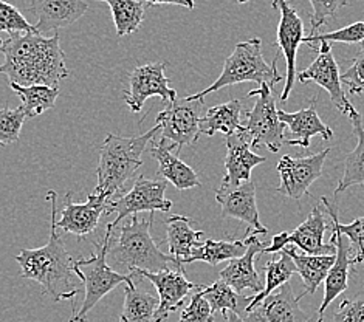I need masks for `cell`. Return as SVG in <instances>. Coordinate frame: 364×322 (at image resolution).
Masks as SVG:
<instances>
[{
  "mask_svg": "<svg viewBox=\"0 0 364 322\" xmlns=\"http://www.w3.org/2000/svg\"><path fill=\"white\" fill-rule=\"evenodd\" d=\"M2 53L0 73L10 80V84L58 87L70 76L58 33L50 38L39 33L14 34L4 42Z\"/></svg>",
  "mask_w": 364,
  "mask_h": 322,
  "instance_id": "obj_1",
  "label": "cell"
},
{
  "mask_svg": "<svg viewBox=\"0 0 364 322\" xmlns=\"http://www.w3.org/2000/svg\"><path fill=\"white\" fill-rule=\"evenodd\" d=\"M47 200L51 210L50 239L44 247L36 249H22L14 257L21 265L22 279H31L44 286L46 293L55 302L73 299L80 293L77 279L75 273V259L68 254L65 243L58 234L56 225V200L55 190H48Z\"/></svg>",
  "mask_w": 364,
  "mask_h": 322,
  "instance_id": "obj_2",
  "label": "cell"
},
{
  "mask_svg": "<svg viewBox=\"0 0 364 322\" xmlns=\"http://www.w3.org/2000/svg\"><path fill=\"white\" fill-rule=\"evenodd\" d=\"M160 134V126L138 136H121L109 134L100 147L98 186L97 190L114 198L123 190L126 183L143 166L146 147Z\"/></svg>",
  "mask_w": 364,
  "mask_h": 322,
  "instance_id": "obj_3",
  "label": "cell"
},
{
  "mask_svg": "<svg viewBox=\"0 0 364 322\" xmlns=\"http://www.w3.org/2000/svg\"><path fill=\"white\" fill-rule=\"evenodd\" d=\"M154 213L146 219L132 215L131 220L121 226L115 242L110 240L109 254L118 267L127 268L129 273L151 272L159 273L168 269L171 265L183 268L174 256L166 254L160 249L152 237Z\"/></svg>",
  "mask_w": 364,
  "mask_h": 322,
  "instance_id": "obj_4",
  "label": "cell"
},
{
  "mask_svg": "<svg viewBox=\"0 0 364 322\" xmlns=\"http://www.w3.org/2000/svg\"><path fill=\"white\" fill-rule=\"evenodd\" d=\"M277 59H279V53L274 56L272 64L265 63L262 56V41L259 38L239 42L231 56L225 60L223 70L218 80L210 87H206L205 90L191 95L188 100H205L206 95L240 82H256L259 85L268 84L273 89L277 82L284 80V76L277 72Z\"/></svg>",
  "mask_w": 364,
  "mask_h": 322,
  "instance_id": "obj_5",
  "label": "cell"
},
{
  "mask_svg": "<svg viewBox=\"0 0 364 322\" xmlns=\"http://www.w3.org/2000/svg\"><path fill=\"white\" fill-rule=\"evenodd\" d=\"M114 226L112 223L107 225L104 239L100 242H95V254L89 259L77 257L75 260V273L82 281L85 296L82 301V306L80 310L73 313L70 322H85L87 315L93 310V307L109 294L112 290H115L119 284H132L135 274H121L112 269L107 264V254L110 249V240L114 236Z\"/></svg>",
  "mask_w": 364,
  "mask_h": 322,
  "instance_id": "obj_6",
  "label": "cell"
},
{
  "mask_svg": "<svg viewBox=\"0 0 364 322\" xmlns=\"http://www.w3.org/2000/svg\"><path fill=\"white\" fill-rule=\"evenodd\" d=\"M268 84L259 85V89L248 92V98H256L255 107L247 113L245 132L248 134L251 146H265L273 154L279 152L285 141V124L279 119L276 101Z\"/></svg>",
  "mask_w": 364,
  "mask_h": 322,
  "instance_id": "obj_7",
  "label": "cell"
},
{
  "mask_svg": "<svg viewBox=\"0 0 364 322\" xmlns=\"http://www.w3.org/2000/svg\"><path fill=\"white\" fill-rule=\"evenodd\" d=\"M203 104V100H176L174 102L166 104V109L157 115L155 124L160 126V140H166L174 144L177 155L180 154L181 147L194 144L200 138Z\"/></svg>",
  "mask_w": 364,
  "mask_h": 322,
  "instance_id": "obj_8",
  "label": "cell"
},
{
  "mask_svg": "<svg viewBox=\"0 0 364 322\" xmlns=\"http://www.w3.org/2000/svg\"><path fill=\"white\" fill-rule=\"evenodd\" d=\"M168 181L149 180L143 176L138 177L129 193L118 197L112 202L110 214L115 213L117 219L112 226L117 228L118 223L123 222L127 215H136L138 213H168L172 208V202L164 197L166 194Z\"/></svg>",
  "mask_w": 364,
  "mask_h": 322,
  "instance_id": "obj_9",
  "label": "cell"
},
{
  "mask_svg": "<svg viewBox=\"0 0 364 322\" xmlns=\"http://www.w3.org/2000/svg\"><path fill=\"white\" fill-rule=\"evenodd\" d=\"M168 63L144 64L134 68L127 76V89L123 92L124 101L134 113L141 112L151 97H160L166 104L177 100V92L164 75Z\"/></svg>",
  "mask_w": 364,
  "mask_h": 322,
  "instance_id": "obj_10",
  "label": "cell"
},
{
  "mask_svg": "<svg viewBox=\"0 0 364 322\" xmlns=\"http://www.w3.org/2000/svg\"><path fill=\"white\" fill-rule=\"evenodd\" d=\"M327 231V222L323 208L315 205L309 214L304 223H301L296 230L291 232L276 234L272 243L264 248V252H277L293 243L294 247L302 249L309 256H326L336 254V247L333 243H324V234Z\"/></svg>",
  "mask_w": 364,
  "mask_h": 322,
  "instance_id": "obj_11",
  "label": "cell"
},
{
  "mask_svg": "<svg viewBox=\"0 0 364 322\" xmlns=\"http://www.w3.org/2000/svg\"><path fill=\"white\" fill-rule=\"evenodd\" d=\"M331 151L327 147L315 155L299 156V159L284 155L276 166L281 177V185L276 189L277 193L293 200L309 195V188L323 176L324 161Z\"/></svg>",
  "mask_w": 364,
  "mask_h": 322,
  "instance_id": "obj_12",
  "label": "cell"
},
{
  "mask_svg": "<svg viewBox=\"0 0 364 322\" xmlns=\"http://www.w3.org/2000/svg\"><path fill=\"white\" fill-rule=\"evenodd\" d=\"M112 202L114 200L106 193H100L97 189L84 203H75L72 200V193H68L65 195L64 206L60 208L59 220H56L58 230L73 234L77 239H84L97 230L102 214H110Z\"/></svg>",
  "mask_w": 364,
  "mask_h": 322,
  "instance_id": "obj_13",
  "label": "cell"
},
{
  "mask_svg": "<svg viewBox=\"0 0 364 322\" xmlns=\"http://www.w3.org/2000/svg\"><path fill=\"white\" fill-rule=\"evenodd\" d=\"M273 8L279 11L281 19L277 25L276 45L284 53L287 60V82L281 93V101L287 102L290 92L293 90L294 80H296V55L298 48L304 42V23L298 11L287 2V0H273Z\"/></svg>",
  "mask_w": 364,
  "mask_h": 322,
  "instance_id": "obj_14",
  "label": "cell"
},
{
  "mask_svg": "<svg viewBox=\"0 0 364 322\" xmlns=\"http://www.w3.org/2000/svg\"><path fill=\"white\" fill-rule=\"evenodd\" d=\"M316 59L311 63L304 72H301L298 75V80L301 82H310L314 81L318 85L323 87V89L328 93L331 97L333 106L340 110L343 115H350L352 112H355L353 104L346 97V93L343 90V82H341V75H340V68H338L336 60L332 55V48L331 43L327 42H321Z\"/></svg>",
  "mask_w": 364,
  "mask_h": 322,
  "instance_id": "obj_15",
  "label": "cell"
},
{
  "mask_svg": "<svg viewBox=\"0 0 364 322\" xmlns=\"http://www.w3.org/2000/svg\"><path fill=\"white\" fill-rule=\"evenodd\" d=\"M132 274L151 281L159 291L160 306L157 313H155L154 322L166 321L172 313L177 311L180 307H183L186 296L191 291L198 290V286H200L186 279V276L183 274V268H168L159 273L141 272V269H138V272H134Z\"/></svg>",
  "mask_w": 364,
  "mask_h": 322,
  "instance_id": "obj_16",
  "label": "cell"
},
{
  "mask_svg": "<svg viewBox=\"0 0 364 322\" xmlns=\"http://www.w3.org/2000/svg\"><path fill=\"white\" fill-rule=\"evenodd\" d=\"M215 200L222 206L223 219H236L250 226L251 234H267L268 228L261 223L256 205V185L247 181L237 188L222 186L215 193Z\"/></svg>",
  "mask_w": 364,
  "mask_h": 322,
  "instance_id": "obj_17",
  "label": "cell"
},
{
  "mask_svg": "<svg viewBox=\"0 0 364 322\" xmlns=\"http://www.w3.org/2000/svg\"><path fill=\"white\" fill-rule=\"evenodd\" d=\"M265 161V156L253 152L248 134L237 132L227 136V156H225V177L222 186L237 188L250 181L251 172Z\"/></svg>",
  "mask_w": 364,
  "mask_h": 322,
  "instance_id": "obj_18",
  "label": "cell"
},
{
  "mask_svg": "<svg viewBox=\"0 0 364 322\" xmlns=\"http://www.w3.org/2000/svg\"><path fill=\"white\" fill-rule=\"evenodd\" d=\"M304 296H294L287 282L274 290L267 299L244 318L248 322H310V316L299 307Z\"/></svg>",
  "mask_w": 364,
  "mask_h": 322,
  "instance_id": "obj_19",
  "label": "cell"
},
{
  "mask_svg": "<svg viewBox=\"0 0 364 322\" xmlns=\"http://www.w3.org/2000/svg\"><path fill=\"white\" fill-rule=\"evenodd\" d=\"M28 10L38 17L34 25L38 33L46 36L80 21L87 13L89 5L85 0H31Z\"/></svg>",
  "mask_w": 364,
  "mask_h": 322,
  "instance_id": "obj_20",
  "label": "cell"
},
{
  "mask_svg": "<svg viewBox=\"0 0 364 322\" xmlns=\"http://www.w3.org/2000/svg\"><path fill=\"white\" fill-rule=\"evenodd\" d=\"M247 252L239 259L230 260V264L220 272V279L228 284L234 291L239 294L244 290H253L255 293H261L264 290V284L259 277L255 268V259L259 252H264L267 245L256 237V234L247 231Z\"/></svg>",
  "mask_w": 364,
  "mask_h": 322,
  "instance_id": "obj_21",
  "label": "cell"
},
{
  "mask_svg": "<svg viewBox=\"0 0 364 322\" xmlns=\"http://www.w3.org/2000/svg\"><path fill=\"white\" fill-rule=\"evenodd\" d=\"M277 115H279V119L285 124V127H289L290 130L289 138H285V141L290 146L309 149L310 140L315 135L323 136V140L326 141L332 140V129L324 124V121L319 118L315 101H311L307 109H302L299 112L290 113L285 110H277Z\"/></svg>",
  "mask_w": 364,
  "mask_h": 322,
  "instance_id": "obj_22",
  "label": "cell"
},
{
  "mask_svg": "<svg viewBox=\"0 0 364 322\" xmlns=\"http://www.w3.org/2000/svg\"><path fill=\"white\" fill-rule=\"evenodd\" d=\"M174 147L176 146L169 144V141L160 140L152 143L151 149L146 151L159 163L157 176L180 190L202 186L196 171L181 161L177 154L172 152Z\"/></svg>",
  "mask_w": 364,
  "mask_h": 322,
  "instance_id": "obj_23",
  "label": "cell"
},
{
  "mask_svg": "<svg viewBox=\"0 0 364 322\" xmlns=\"http://www.w3.org/2000/svg\"><path fill=\"white\" fill-rule=\"evenodd\" d=\"M331 243H333V245L336 247V257H335L333 267L331 268V272H328L326 281H324V299L318 310L319 316L324 315L327 307L331 306L338 296L348 290L350 268L353 267L350 251L348 247H346L344 236H341L340 232L333 230Z\"/></svg>",
  "mask_w": 364,
  "mask_h": 322,
  "instance_id": "obj_24",
  "label": "cell"
},
{
  "mask_svg": "<svg viewBox=\"0 0 364 322\" xmlns=\"http://www.w3.org/2000/svg\"><path fill=\"white\" fill-rule=\"evenodd\" d=\"M189 217L174 214L166 219V242L169 247V254L174 256L180 265L186 264V260L193 256V252L202 245V231L191 228Z\"/></svg>",
  "mask_w": 364,
  "mask_h": 322,
  "instance_id": "obj_25",
  "label": "cell"
},
{
  "mask_svg": "<svg viewBox=\"0 0 364 322\" xmlns=\"http://www.w3.org/2000/svg\"><path fill=\"white\" fill-rule=\"evenodd\" d=\"M242 112H244V104L239 100H231L208 109L200 119V135L213 136L215 132H222L225 136H230L244 132L245 126L240 119Z\"/></svg>",
  "mask_w": 364,
  "mask_h": 322,
  "instance_id": "obj_26",
  "label": "cell"
},
{
  "mask_svg": "<svg viewBox=\"0 0 364 322\" xmlns=\"http://www.w3.org/2000/svg\"><path fill=\"white\" fill-rule=\"evenodd\" d=\"M284 252L291 257V260L296 265L298 274L301 276L302 282H304V291L301 294H315L319 289V285L326 281V277L331 272V268L335 264L336 254H326V256H309V254H298L296 249L285 247Z\"/></svg>",
  "mask_w": 364,
  "mask_h": 322,
  "instance_id": "obj_27",
  "label": "cell"
},
{
  "mask_svg": "<svg viewBox=\"0 0 364 322\" xmlns=\"http://www.w3.org/2000/svg\"><path fill=\"white\" fill-rule=\"evenodd\" d=\"M200 293L210 302L214 315L222 313L223 316H227L228 313H237L242 318L247 316V307L253 299V296H242L237 291H234L222 279L215 281L211 285H202Z\"/></svg>",
  "mask_w": 364,
  "mask_h": 322,
  "instance_id": "obj_28",
  "label": "cell"
},
{
  "mask_svg": "<svg viewBox=\"0 0 364 322\" xmlns=\"http://www.w3.org/2000/svg\"><path fill=\"white\" fill-rule=\"evenodd\" d=\"M349 118L353 124V134L358 138V144L344 161V173L335 189V195L344 193L346 189L352 186H364V127L361 123V115L357 110L352 112Z\"/></svg>",
  "mask_w": 364,
  "mask_h": 322,
  "instance_id": "obj_29",
  "label": "cell"
},
{
  "mask_svg": "<svg viewBox=\"0 0 364 322\" xmlns=\"http://www.w3.org/2000/svg\"><path fill=\"white\" fill-rule=\"evenodd\" d=\"M160 299L147 291L138 290L135 282L124 286V306L119 322H154Z\"/></svg>",
  "mask_w": 364,
  "mask_h": 322,
  "instance_id": "obj_30",
  "label": "cell"
},
{
  "mask_svg": "<svg viewBox=\"0 0 364 322\" xmlns=\"http://www.w3.org/2000/svg\"><path fill=\"white\" fill-rule=\"evenodd\" d=\"M264 272L267 276L264 290L261 293H257L256 296H253L250 306L247 307V315L253 311L264 299H267L274 290L279 289V286H282L284 284H287L291 279V276L294 273H298V269L291 257L287 254V252L282 251L279 257L268 260L267 265L264 267Z\"/></svg>",
  "mask_w": 364,
  "mask_h": 322,
  "instance_id": "obj_31",
  "label": "cell"
},
{
  "mask_svg": "<svg viewBox=\"0 0 364 322\" xmlns=\"http://www.w3.org/2000/svg\"><path fill=\"white\" fill-rule=\"evenodd\" d=\"M247 242L245 240H211L208 239L205 243L198 247L193 256H191L186 264L193 262H205L213 267L219 265L225 260L239 259L247 252Z\"/></svg>",
  "mask_w": 364,
  "mask_h": 322,
  "instance_id": "obj_32",
  "label": "cell"
},
{
  "mask_svg": "<svg viewBox=\"0 0 364 322\" xmlns=\"http://www.w3.org/2000/svg\"><path fill=\"white\" fill-rule=\"evenodd\" d=\"M11 89L17 93V97L22 101V109L27 115V119H31L38 115H42L47 110L55 107L56 100L59 97V87L48 85H17L10 84Z\"/></svg>",
  "mask_w": 364,
  "mask_h": 322,
  "instance_id": "obj_33",
  "label": "cell"
},
{
  "mask_svg": "<svg viewBox=\"0 0 364 322\" xmlns=\"http://www.w3.org/2000/svg\"><path fill=\"white\" fill-rule=\"evenodd\" d=\"M110 6L117 36L124 38L140 30L144 21L146 6L140 0H100Z\"/></svg>",
  "mask_w": 364,
  "mask_h": 322,
  "instance_id": "obj_34",
  "label": "cell"
},
{
  "mask_svg": "<svg viewBox=\"0 0 364 322\" xmlns=\"http://www.w3.org/2000/svg\"><path fill=\"white\" fill-rule=\"evenodd\" d=\"M321 202H323L327 214L332 217L333 230L340 232L341 236L348 237L352 243V247L355 248V254L352 257L353 265L364 264V217H360V219L353 220L352 223H348V225L340 223V220H338L335 206L328 202L326 197H321Z\"/></svg>",
  "mask_w": 364,
  "mask_h": 322,
  "instance_id": "obj_35",
  "label": "cell"
},
{
  "mask_svg": "<svg viewBox=\"0 0 364 322\" xmlns=\"http://www.w3.org/2000/svg\"><path fill=\"white\" fill-rule=\"evenodd\" d=\"M321 42H344V43H361L364 45V22H355L348 27L335 30L332 33H316L309 34L304 42L311 50H318Z\"/></svg>",
  "mask_w": 364,
  "mask_h": 322,
  "instance_id": "obj_36",
  "label": "cell"
},
{
  "mask_svg": "<svg viewBox=\"0 0 364 322\" xmlns=\"http://www.w3.org/2000/svg\"><path fill=\"white\" fill-rule=\"evenodd\" d=\"M25 119L27 115L22 106L14 110L8 107L0 110V147L10 146L19 140Z\"/></svg>",
  "mask_w": 364,
  "mask_h": 322,
  "instance_id": "obj_37",
  "label": "cell"
},
{
  "mask_svg": "<svg viewBox=\"0 0 364 322\" xmlns=\"http://www.w3.org/2000/svg\"><path fill=\"white\" fill-rule=\"evenodd\" d=\"M0 31L8 33L10 36L19 33H38L36 27L25 19L14 5L5 0H0Z\"/></svg>",
  "mask_w": 364,
  "mask_h": 322,
  "instance_id": "obj_38",
  "label": "cell"
},
{
  "mask_svg": "<svg viewBox=\"0 0 364 322\" xmlns=\"http://www.w3.org/2000/svg\"><path fill=\"white\" fill-rule=\"evenodd\" d=\"M311 5L310 34L319 33V28L331 19L335 13L349 5V0H309Z\"/></svg>",
  "mask_w": 364,
  "mask_h": 322,
  "instance_id": "obj_39",
  "label": "cell"
},
{
  "mask_svg": "<svg viewBox=\"0 0 364 322\" xmlns=\"http://www.w3.org/2000/svg\"><path fill=\"white\" fill-rule=\"evenodd\" d=\"M200 286H198V290H196L193 298H191L189 306L181 311L180 322H214V313L210 302L200 293Z\"/></svg>",
  "mask_w": 364,
  "mask_h": 322,
  "instance_id": "obj_40",
  "label": "cell"
},
{
  "mask_svg": "<svg viewBox=\"0 0 364 322\" xmlns=\"http://www.w3.org/2000/svg\"><path fill=\"white\" fill-rule=\"evenodd\" d=\"M341 82L349 87L352 95H360L364 92V45L360 53L352 59V65L341 75Z\"/></svg>",
  "mask_w": 364,
  "mask_h": 322,
  "instance_id": "obj_41",
  "label": "cell"
},
{
  "mask_svg": "<svg viewBox=\"0 0 364 322\" xmlns=\"http://www.w3.org/2000/svg\"><path fill=\"white\" fill-rule=\"evenodd\" d=\"M333 322H364V293L353 301L344 299L333 315Z\"/></svg>",
  "mask_w": 364,
  "mask_h": 322,
  "instance_id": "obj_42",
  "label": "cell"
},
{
  "mask_svg": "<svg viewBox=\"0 0 364 322\" xmlns=\"http://www.w3.org/2000/svg\"><path fill=\"white\" fill-rule=\"evenodd\" d=\"M144 6H155V5H180L185 6L188 10L194 8V0H140Z\"/></svg>",
  "mask_w": 364,
  "mask_h": 322,
  "instance_id": "obj_43",
  "label": "cell"
},
{
  "mask_svg": "<svg viewBox=\"0 0 364 322\" xmlns=\"http://www.w3.org/2000/svg\"><path fill=\"white\" fill-rule=\"evenodd\" d=\"M225 318H227V321H228V322H248L247 319H244L242 316H239L237 313H228V315L225 316Z\"/></svg>",
  "mask_w": 364,
  "mask_h": 322,
  "instance_id": "obj_44",
  "label": "cell"
},
{
  "mask_svg": "<svg viewBox=\"0 0 364 322\" xmlns=\"http://www.w3.org/2000/svg\"><path fill=\"white\" fill-rule=\"evenodd\" d=\"M234 2H237V4H247V2H250V0H234Z\"/></svg>",
  "mask_w": 364,
  "mask_h": 322,
  "instance_id": "obj_45",
  "label": "cell"
},
{
  "mask_svg": "<svg viewBox=\"0 0 364 322\" xmlns=\"http://www.w3.org/2000/svg\"><path fill=\"white\" fill-rule=\"evenodd\" d=\"M316 322H324V318H323V316H319V318H318V321H316Z\"/></svg>",
  "mask_w": 364,
  "mask_h": 322,
  "instance_id": "obj_46",
  "label": "cell"
},
{
  "mask_svg": "<svg viewBox=\"0 0 364 322\" xmlns=\"http://www.w3.org/2000/svg\"><path fill=\"white\" fill-rule=\"evenodd\" d=\"M2 45H4V41H2V39H0V48H2Z\"/></svg>",
  "mask_w": 364,
  "mask_h": 322,
  "instance_id": "obj_47",
  "label": "cell"
}]
</instances>
